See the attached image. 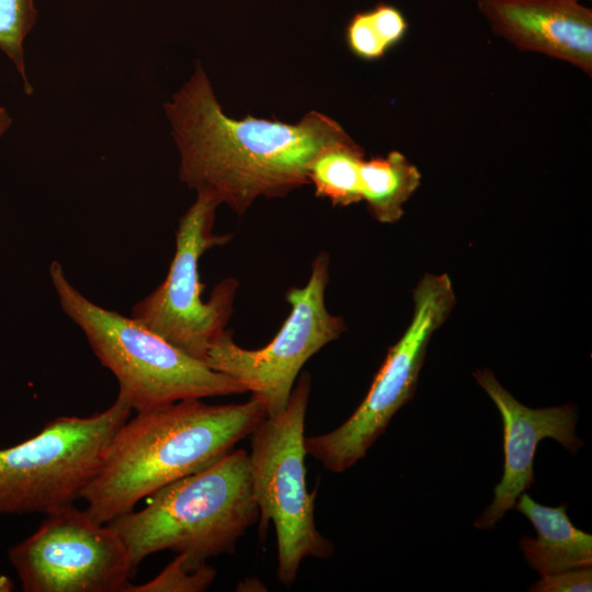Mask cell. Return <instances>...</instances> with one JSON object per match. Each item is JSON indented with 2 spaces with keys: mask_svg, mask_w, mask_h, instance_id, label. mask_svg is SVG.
Segmentation results:
<instances>
[{
  "mask_svg": "<svg viewBox=\"0 0 592 592\" xmlns=\"http://www.w3.org/2000/svg\"><path fill=\"white\" fill-rule=\"evenodd\" d=\"M266 418L260 398L207 405L184 399L137 412L112 439L81 497L88 513L109 523L166 485L212 465Z\"/></svg>",
  "mask_w": 592,
  "mask_h": 592,
  "instance_id": "7a4b0ae2",
  "label": "cell"
},
{
  "mask_svg": "<svg viewBox=\"0 0 592 592\" xmlns=\"http://www.w3.org/2000/svg\"><path fill=\"white\" fill-rule=\"evenodd\" d=\"M493 32L520 49L592 73V10L579 0H478Z\"/></svg>",
  "mask_w": 592,
  "mask_h": 592,
  "instance_id": "7c38bea8",
  "label": "cell"
},
{
  "mask_svg": "<svg viewBox=\"0 0 592 592\" xmlns=\"http://www.w3.org/2000/svg\"><path fill=\"white\" fill-rule=\"evenodd\" d=\"M310 395V376L303 373L286 407L267 417L252 432L249 470L259 508V535L273 522L277 546V580L293 584L304 558L327 559L332 543L315 522L316 491L306 481L305 419Z\"/></svg>",
  "mask_w": 592,
  "mask_h": 592,
  "instance_id": "5b68a950",
  "label": "cell"
},
{
  "mask_svg": "<svg viewBox=\"0 0 592 592\" xmlns=\"http://www.w3.org/2000/svg\"><path fill=\"white\" fill-rule=\"evenodd\" d=\"M48 273L61 310L116 378L118 394L132 409L141 412L184 399L247 392L240 382L179 350L132 316L90 300L59 262H52Z\"/></svg>",
  "mask_w": 592,
  "mask_h": 592,
  "instance_id": "277c9868",
  "label": "cell"
},
{
  "mask_svg": "<svg viewBox=\"0 0 592 592\" xmlns=\"http://www.w3.org/2000/svg\"><path fill=\"white\" fill-rule=\"evenodd\" d=\"M345 37L351 52L362 59H378L388 50L373 24L369 11L357 12L352 16Z\"/></svg>",
  "mask_w": 592,
  "mask_h": 592,
  "instance_id": "ac0fdd59",
  "label": "cell"
},
{
  "mask_svg": "<svg viewBox=\"0 0 592 592\" xmlns=\"http://www.w3.org/2000/svg\"><path fill=\"white\" fill-rule=\"evenodd\" d=\"M219 203L197 193L180 217L175 251L164 280L132 308L130 316L190 356L205 362L210 345L227 330L239 283L220 281L208 300L202 299L204 285L200 260L209 249L224 246L230 234H215Z\"/></svg>",
  "mask_w": 592,
  "mask_h": 592,
  "instance_id": "52a82bcc",
  "label": "cell"
},
{
  "mask_svg": "<svg viewBox=\"0 0 592 592\" xmlns=\"http://www.w3.org/2000/svg\"><path fill=\"white\" fill-rule=\"evenodd\" d=\"M514 509L533 524L537 536H523L519 546L527 565L539 574L590 567L592 535L574 526L567 514V504L547 506L521 493Z\"/></svg>",
  "mask_w": 592,
  "mask_h": 592,
  "instance_id": "4fadbf2b",
  "label": "cell"
},
{
  "mask_svg": "<svg viewBox=\"0 0 592 592\" xmlns=\"http://www.w3.org/2000/svg\"><path fill=\"white\" fill-rule=\"evenodd\" d=\"M238 588H242V589H239L241 591H244L247 588H250L248 591H257L254 588H258L259 591L265 590V589H262V588H265L264 584L255 578L246 579L244 581L239 583Z\"/></svg>",
  "mask_w": 592,
  "mask_h": 592,
  "instance_id": "7402d4cb",
  "label": "cell"
},
{
  "mask_svg": "<svg viewBox=\"0 0 592 592\" xmlns=\"http://www.w3.org/2000/svg\"><path fill=\"white\" fill-rule=\"evenodd\" d=\"M117 395L103 411L59 417L0 449V514L48 513L81 497L132 411Z\"/></svg>",
  "mask_w": 592,
  "mask_h": 592,
  "instance_id": "8992f818",
  "label": "cell"
},
{
  "mask_svg": "<svg viewBox=\"0 0 592 592\" xmlns=\"http://www.w3.org/2000/svg\"><path fill=\"white\" fill-rule=\"evenodd\" d=\"M12 125V117L4 107H0V138Z\"/></svg>",
  "mask_w": 592,
  "mask_h": 592,
  "instance_id": "44dd1931",
  "label": "cell"
},
{
  "mask_svg": "<svg viewBox=\"0 0 592 592\" xmlns=\"http://www.w3.org/2000/svg\"><path fill=\"white\" fill-rule=\"evenodd\" d=\"M361 196L372 216L394 224L403 215V205L421 183V174L402 153L364 160L361 167Z\"/></svg>",
  "mask_w": 592,
  "mask_h": 592,
  "instance_id": "5bb4252c",
  "label": "cell"
},
{
  "mask_svg": "<svg viewBox=\"0 0 592 592\" xmlns=\"http://www.w3.org/2000/svg\"><path fill=\"white\" fill-rule=\"evenodd\" d=\"M368 11L379 37L388 49L402 39L408 23L396 7L380 2Z\"/></svg>",
  "mask_w": 592,
  "mask_h": 592,
  "instance_id": "ffe728a7",
  "label": "cell"
},
{
  "mask_svg": "<svg viewBox=\"0 0 592 592\" xmlns=\"http://www.w3.org/2000/svg\"><path fill=\"white\" fill-rule=\"evenodd\" d=\"M528 591L590 592L592 591L591 566L540 574V579L532 584Z\"/></svg>",
  "mask_w": 592,
  "mask_h": 592,
  "instance_id": "d6986e66",
  "label": "cell"
},
{
  "mask_svg": "<svg viewBox=\"0 0 592 592\" xmlns=\"http://www.w3.org/2000/svg\"><path fill=\"white\" fill-rule=\"evenodd\" d=\"M474 377L498 408L503 424V475L492 502L474 523L477 528L491 530L534 483V457L542 440L554 439L572 453L583 443L574 433V405L532 409L517 401L489 369H478Z\"/></svg>",
  "mask_w": 592,
  "mask_h": 592,
  "instance_id": "8fae6325",
  "label": "cell"
},
{
  "mask_svg": "<svg viewBox=\"0 0 592 592\" xmlns=\"http://www.w3.org/2000/svg\"><path fill=\"white\" fill-rule=\"evenodd\" d=\"M217 571L206 562L196 563L185 555L177 557L151 580L130 585L127 592H202L214 581Z\"/></svg>",
  "mask_w": 592,
  "mask_h": 592,
  "instance_id": "e0dca14e",
  "label": "cell"
},
{
  "mask_svg": "<svg viewBox=\"0 0 592 592\" xmlns=\"http://www.w3.org/2000/svg\"><path fill=\"white\" fill-rule=\"evenodd\" d=\"M329 255L319 252L311 263L308 282L287 291L291 312L270 343L247 350L226 330L207 352V366L237 379L260 398L267 417L286 407L305 363L345 330L342 317L327 309Z\"/></svg>",
  "mask_w": 592,
  "mask_h": 592,
  "instance_id": "9c48e42d",
  "label": "cell"
},
{
  "mask_svg": "<svg viewBox=\"0 0 592 592\" xmlns=\"http://www.w3.org/2000/svg\"><path fill=\"white\" fill-rule=\"evenodd\" d=\"M362 148L355 143L330 147L319 153L309 168V181L318 197L334 206H349L362 201Z\"/></svg>",
  "mask_w": 592,
  "mask_h": 592,
  "instance_id": "9a60e30c",
  "label": "cell"
},
{
  "mask_svg": "<svg viewBox=\"0 0 592 592\" xmlns=\"http://www.w3.org/2000/svg\"><path fill=\"white\" fill-rule=\"evenodd\" d=\"M13 590V582L7 576H0V592H9Z\"/></svg>",
  "mask_w": 592,
  "mask_h": 592,
  "instance_id": "603a6c76",
  "label": "cell"
},
{
  "mask_svg": "<svg viewBox=\"0 0 592 592\" xmlns=\"http://www.w3.org/2000/svg\"><path fill=\"white\" fill-rule=\"evenodd\" d=\"M454 305L447 274H425L419 281L412 319L388 350L365 398L340 426L305 437L307 455L332 473L345 471L366 455L396 412L413 397L430 339Z\"/></svg>",
  "mask_w": 592,
  "mask_h": 592,
  "instance_id": "ba28073f",
  "label": "cell"
},
{
  "mask_svg": "<svg viewBox=\"0 0 592 592\" xmlns=\"http://www.w3.org/2000/svg\"><path fill=\"white\" fill-rule=\"evenodd\" d=\"M163 107L179 150L180 180L238 215L258 197H283L309 184V168L319 153L354 141L317 111L296 124L228 117L200 60Z\"/></svg>",
  "mask_w": 592,
  "mask_h": 592,
  "instance_id": "6da1fadb",
  "label": "cell"
},
{
  "mask_svg": "<svg viewBox=\"0 0 592 592\" xmlns=\"http://www.w3.org/2000/svg\"><path fill=\"white\" fill-rule=\"evenodd\" d=\"M148 499L144 509L109 522L126 544L135 568L167 549L197 563L234 554L239 538L259 520L244 449L229 452Z\"/></svg>",
  "mask_w": 592,
  "mask_h": 592,
  "instance_id": "3957f363",
  "label": "cell"
},
{
  "mask_svg": "<svg viewBox=\"0 0 592 592\" xmlns=\"http://www.w3.org/2000/svg\"><path fill=\"white\" fill-rule=\"evenodd\" d=\"M37 20L34 0H0V49L10 58L23 80L24 92L33 88L27 80L23 43Z\"/></svg>",
  "mask_w": 592,
  "mask_h": 592,
  "instance_id": "2e32d148",
  "label": "cell"
},
{
  "mask_svg": "<svg viewBox=\"0 0 592 592\" xmlns=\"http://www.w3.org/2000/svg\"><path fill=\"white\" fill-rule=\"evenodd\" d=\"M8 557L25 592H127L136 569L116 530L73 503L46 513Z\"/></svg>",
  "mask_w": 592,
  "mask_h": 592,
  "instance_id": "30bf717a",
  "label": "cell"
}]
</instances>
